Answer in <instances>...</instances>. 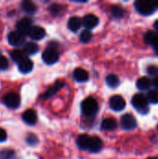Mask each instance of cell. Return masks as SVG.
Returning <instances> with one entry per match:
<instances>
[{
  "mask_svg": "<svg viewBox=\"0 0 158 159\" xmlns=\"http://www.w3.org/2000/svg\"><path fill=\"white\" fill-rule=\"evenodd\" d=\"M148 99L147 96L142 94V93H137L132 97L131 103L133 107L141 114H146L149 111V106H148Z\"/></svg>",
  "mask_w": 158,
  "mask_h": 159,
  "instance_id": "obj_1",
  "label": "cell"
},
{
  "mask_svg": "<svg viewBox=\"0 0 158 159\" xmlns=\"http://www.w3.org/2000/svg\"><path fill=\"white\" fill-rule=\"evenodd\" d=\"M81 110H82V113L87 116H95L99 110V105H98L97 101L91 97L87 98L81 103Z\"/></svg>",
  "mask_w": 158,
  "mask_h": 159,
  "instance_id": "obj_2",
  "label": "cell"
},
{
  "mask_svg": "<svg viewBox=\"0 0 158 159\" xmlns=\"http://www.w3.org/2000/svg\"><path fill=\"white\" fill-rule=\"evenodd\" d=\"M135 8L136 10L143 15V16H148V15H151L153 14L156 7L154 4V2H151V1H145V0H140V1H136L135 2Z\"/></svg>",
  "mask_w": 158,
  "mask_h": 159,
  "instance_id": "obj_3",
  "label": "cell"
},
{
  "mask_svg": "<svg viewBox=\"0 0 158 159\" xmlns=\"http://www.w3.org/2000/svg\"><path fill=\"white\" fill-rule=\"evenodd\" d=\"M3 102L8 108L15 109V108H18L20 106V96L17 93H15V92H8V93H7L4 96Z\"/></svg>",
  "mask_w": 158,
  "mask_h": 159,
  "instance_id": "obj_4",
  "label": "cell"
},
{
  "mask_svg": "<svg viewBox=\"0 0 158 159\" xmlns=\"http://www.w3.org/2000/svg\"><path fill=\"white\" fill-rule=\"evenodd\" d=\"M120 124L125 130H133L137 128V120L130 114L124 115L120 119Z\"/></svg>",
  "mask_w": 158,
  "mask_h": 159,
  "instance_id": "obj_5",
  "label": "cell"
},
{
  "mask_svg": "<svg viewBox=\"0 0 158 159\" xmlns=\"http://www.w3.org/2000/svg\"><path fill=\"white\" fill-rule=\"evenodd\" d=\"M7 41L11 46L14 47L21 46L25 43V34L19 31L11 32L7 35Z\"/></svg>",
  "mask_w": 158,
  "mask_h": 159,
  "instance_id": "obj_6",
  "label": "cell"
},
{
  "mask_svg": "<svg viewBox=\"0 0 158 159\" xmlns=\"http://www.w3.org/2000/svg\"><path fill=\"white\" fill-rule=\"evenodd\" d=\"M42 59H43L44 62H46L47 64H53L58 61L59 53L57 52V50L55 48H47L46 50H44V52L42 54Z\"/></svg>",
  "mask_w": 158,
  "mask_h": 159,
  "instance_id": "obj_7",
  "label": "cell"
},
{
  "mask_svg": "<svg viewBox=\"0 0 158 159\" xmlns=\"http://www.w3.org/2000/svg\"><path fill=\"white\" fill-rule=\"evenodd\" d=\"M109 103H110L111 109L115 112H120V111L124 110L126 107V101L120 95H115V96L111 97Z\"/></svg>",
  "mask_w": 158,
  "mask_h": 159,
  "instance_id": "obj_8",
  "label": "cell"
},
{
  "mask_svg": "<svg viewBox=\"0 0 158 159\" xmlns=\"http://www.w3.org/2000/svg\"><path fill=\"white\" fill-rule=\"evenodd\" d=\"M82 24L87 30H91L99 24V19L94 14H87L82 19Z\"/></svg>",
  "mask_w": 158,
  "mask_h": 159,
  "instance_id": "obj_9",
  "label": "cell"
},
{
  "mask_svg": "<svg viewBox=\"0 0 158 159\" xmlns=\"http://www.w3.org/2000/svg\"><path fill=\"white\" fill-rule=\"evenodd\" d=\"M32 20L30 18H23L21 20H20L17 24H16V28L17 31L26 34H28V32L30 31V29L32 28Z\"/></svg>",
  "mask_w": 158,
  "mask_h": 159,
  "instance_id": "obj_10",
  "label": "cell"
},
{
  "mask_svg": "<svg viewBox=\"0 0 158 159\" xmlns=\"http://www.w3.org/2000/svg\"><path fill=\"white\" fill-rule=\"evenodd\" d=\"M34 40H40L46 35V31L40 26H33L27 34Z\"/></svg>",
  "mask_w": 158,
  "mask_h": 159,
  "instance_id": "obj_11",
  "label": "cell"
},
{
  "mask_svg": "<svg viewBox=\"0 0 158 159\" xmlns=\"http://www.w3.org/2000/svg\"><path fill=\"white\" fill-rule=\"evenodd\" d=\"M23 121L28 125H34L37 121V114L33 109H28L22 114Z\"/></svg>",
  "mask_w": 158,
  "mask_h": 159,
  "instance_id": "obj_12",
  "label": "cell"
},
{
  "mask_svg": "<svg viewBox=\"0 0 158 159\" xmlns=\"http://www.w3.org/2000/svg\"><path fill=\"white\" fill-rule=\"evenodd\" d=\"M91 142V137L88 134H81L76 139V144L81 150H88Z\"/></svg>",
  "mask_w": 158,
  "mask_h": 159,
  "instance_id": "obj_13",
  "label": "cell"
},
{
  "mask_svg": "<svg viewBox=\"0 0 158 159\" xmlns=\"http://www.w3.org/2000/svg\"><path fill=\"white\" fill-rule=\"evenodd\" d=\"M102 147H103V143L101 138L97 136L91 137V142H90V145L88 148V150L91 153H98L102 149Z\"/></svg>",
  "mask_w": 158,
  "mask_h": 159,
  "instance_id": "obj_14",
  "label": "cell"
},
{
  "mask_svg": "<svg viewBox=\"0 0 158 159\" xmlns=\"http://www.w3.org/2000/svg\"><path fill=\"white\" fill-rule=\"evenodd\" d=\"M116 127H117V122L115 118L112 117L104 118L102 122V129L105 131H113L116 129Z\"/></svg>",
  "mask_w": 158,
  "mask_h": 159,
  "instance_id": "obj_15",
  "label": "cell"
},
{
  "mask_svg": "<svg viewBox=\"0 0 158 159\" xmlns=\"http://www.w3.org/2000/svg\"><path fill=\"white\" fill-rule=\"evenodd\" d=\"M68 28L70 31L72 32H77L81 26H82V20L79 17H71L68 20V24H67Z\"/></svg>",
  "mask_w": 158,
  "mask_h": 159,
  "instance_id": "obj_16",
  "label": "cell"
},
{
  "mask_svg": "<svg viewBox=\"0 0 158 159\" xmlns=\"http://www.w3.org/2000/svg\"><path fill=\"white\" fill-rule=\"evenodd\" d=\"M74 78L77 81V82H86L88 80V73L83 69V68H76L74 71Z\"/></svg>",
  "mask_w": 158,
  "mask_h": 159,
  "instance_id": "obj_17",
  "label": "cell"
},
{
  "mask_svg": "<svg viewBox=\"0 0 158 159\" xmlns=\"http://www.w3.org/2000/svg\"><path fill=\"white\" fill-rule=\"evenodd\" d=\"M33 67H34V63L28 58L24 59L22 61H20L19 63V70L22 74H28V73H30L33 70Z\"/></svg>",
  "mask_w": 158,
  "mask_h": 159,
  "instance_id": "obj_18",
  "label": "cell"
},
{
  "mask_svg": "<svg viewBox=\"0 0 158 159\" xmlns=\"http://www.w3.org/2000/svg\"><path fill=\"white\" fill-rule=\"evenodd\" d=\"M144 41H145V43H147L153 47L156 46V44H158V34L152 32V31L147 32L144 35Z\"/></svg>",
  "mask_w": 158,
  "mask_h": 159,
  "instance_id": "obj_19",
  "label": "cell"
},
{
  "mask_svg": "<svg viewBox=\"0 0 158 159\" xmlns=\"http://www.w3.org/2000/svg\"><path fill=\"white\" fill-rule=\"evenodd\" d=\"M137 88L141 90H146L148 89H150L151 85H152V81L150 80V78L146 77V76H142L141 78H139L137 80Z\"/></svg>",
  "mask_w": 158,
  "mask_h": 159,
  "instance_id": "obj_20",
  "label": "cell"
},
{
  "mask_svg": "<svg viewBox=\"0 0 158 159\" xmlns=\"http://www.w3.org/2000/svg\"><path fill=\"white\" fill-rule=\"evenodd\" d=\"M10 57H11V59L15 62H18V63H20L24 59H26L25 52L23 50H20V49H14V50H12L10 52Z\"/></svg>",
  "mask_w": 158,
  "mask_h": 159,
  "instance_id": "obj_21",
  "label": "cell"
},
{
  "mask_svg": "<svg viewBox=\"0 0 158 159\" xmlns=\"http://www.w3.org/2000/svg\"><path fill=\"white\" fill-rule=\"evenodd\" d=\"M106 84L112 88V89H115V88H117L120 84V80L118 78L117 75H114V74H111V75H108L106 76Z\"/></svg>",
  "mask_w": 158,
  "mask_h": 159,
  "instance_id": "obj_22",
  "label": "cell"
},
{
  "mask_svg": "<svg viewBox=\"0 0 158 159\" xmlns=\"http://www.w3.org/2000/svg\"><path fill=\"white\" fill-rule=\"evenodd\" d=\"M38 49H39L38 45H36L34 42H29V43L25 44V46L23 48V51L27 55H34L38 51Z\"/></svg>",
  "mask_w": 158,
  "mask_h": 159,
  "instance_id": "obj_23",
  "label": "cell"
},
{
  "mask_svg": "<svg viewBox=\"0 0 158 159\" xmlns=\"http://www.w3.org/2000/svg\"><path fill=\"white\" fill-rule=\"evenodd\" d=\"M64 86V83L63 82H58V83H56V85L53 87V88H50L45 94H43L42 95V98H44V99H47V98H49V97H51L53 94H55L59 89H61L62 87Z\"/></svg>",
  "mask_w": 158,
  "mask_h": 159,
  "instance_id": "obj_24",
  "label": "cell"
},
{
  "mask_svg": "<svg viewBox=\"0 0 158 159\" xmlns=\"http://www.w3.org/2000/svg\"><path fill=\"white\" fill-rule=\"evenodd\" d=\"M22 9L27 13H33L36 10V6L31 1H23L21 2Z\"/></svg>",
  "mask_w": 158,
  "mask_h": 159,
  "instance_id": "obj_25",
  "label": "cell"
},
{
  "mask_svg": "<svg viewBox=\"0 0 158 159\" xmlns=\"http://www.w3.org/2000/svg\"><path fill=\"white\" fill-rule=\"evenodd\" d=\"M111 12H112L113 17H114V18H116V19L122 18V17L124 16V14H125L124 9H123L121 7H119V6H114V7H112Z\"/></svg>",
  "mask_w": 158,
  "mask_h": 159,
  "instance_id": "obj_26",
  "label": "cell"
},
{
  "mask_svg": "<svg viewBox=\"0 0 158 159\" xmlns=\"http://www.w3.org/2000/svg\"><path fill=\"white\" fill-rule=\"evenodd\" d=\"M147 99L148 102L154 104L158 103V90L157 89H152L148 92L147 94Z\"/></svg>",
  "mask_w": 158,
  "mask_h": 159,
  "instance_id": "obj_27",
  "label": "cell"
},
{
  "mask_svg": "<svg viewBox=\"0 0 158 159\" xmlns=\"http://www.w3.org/2000/svg\"><path fill=\"white\" fill-rule=\"evenodd\" d=\"M92 38V33L89 30H84L80 34V41L84 44L88 43Z\"/></svg>",
  "mask_w": 158,
  "mask_h": 159,
  "instance_id": "obj_28",
  "label": "cell"
},
{
  "mask_svg": "<svg viewBox=\"0 0 158 159\" xmlns=\"http://www.w3.org/2000/svg\"><path fill=\"white\" fill-rule=\"evenodd\" d=\"M14 156V152L10 149H5L0 152V159H11Z\"/></svg>",
  "mask_w": 158,
  "mask_h": 159,
  "instance_id": "obj_29",
  "label": "cell"
},
{
  "mask_svg": "<svg viewBox=\"0 0 158 159\" xmlns=\"http://www.w3.org/2000/svg\"><path fill=\"white\" fill-rule=\"evenodd\" d=\"M26 142H27V143L30 144V145H34V144H36V143H38V139L36 138L35 135H34L33 133H30V134L27 136V138H26Z\"/></svg>",
  "mask_w": 158,
  "mask_h": 159,
  "instance_id": "obj_30",
  "label": "cell"
},
{
  "mask_svg": "<svg viewBox=\"0 0 158 159\" xmlns=\"http://www.w3.org/2000/svg\"><path fill=\"white\" fill-rule=\"evenodd\" d=\"M8 68V61L7 59L1 55L0 56V70H7Z\"/></svg>",
  "mask_w": 158,
  "mask_h": 159,
  "instance_id": "obj_31",
  "label": "cell"
},
{
  "mask_svg": "<svg viewBox=\"0 0 158 159\" xmlns=\"http://www.w3.org/2000/svg\"><path fill=\"white\" fill-rule=\"evenodd\" d=\"M147 73H148V75H152V76L157 77L158 67L157 66H156V65H151V66H149L148 69H147Z\"/></svg>",
  "mask_w": 158,
  "mask_h": 159,
  "instance_id": "obj_32",
  "label": "cell"
},
{
  "mask_svg": "<svg viewBox=\"0 0 158 159\" xmlns=\"http://www.w3.org/2000/svg\"><path fill=\"white\" fill-rule=\"evenodd\" d=\"M61 7L60 5H57V4L52 5V6L49 7V9H50V11H51L52 14H57V13H59V12L61 11Z\"/></svg>",
  "mask_w": 158,
  "mask_h": 159,
  "instance_id": "obj_33",
  "label": "cell"
},
{
  "mask_svg": "<svg viewBox=\"0 0 158 159\" xmlns=\"http://www.w3.org/2000/svg\"><path fill=\"white\" fill-rule=\"evenodd\" d=\"M7 140V133L4 129H0V143H3Z\"/></svg>",
  "mask_w": 158,
  "mask_h": 159,
  "instance_id": "obj_34",
  "label": "cell"
},
{
  "mask_svg": "<svg viewBox=\"0 0 158 159\" xmlns=\"http://www.w3.org/2000/svg\"><path fill=\"white\" fill-rule=\"evenodd\" d=\"M154 86L156 87V89H157L158 90V76L157 77H156L155 80H154Z\"/></svg>",
  "mask_w": 158,
  "mask_h": 159,
  "instance_id": "obj_35",
  "label": "cell"
},
{
  "mask_svg": "<svg viewBox=\"0 0 158 159\" xmlns=\"http://www.w3.org/2000/svg\"><path fill=\"white\" fill-rule=\"evenodd\" d=\"M154 28H155L156 32L158 34V20H156V22H155V24H154Z\"/></svg>",
  "mask_w": 158,
  "mask_h": 159,
  "instance_id": "obj_36",
  "label": "cell"
},
{
  "mask_svg": "<svg viewBox=\"0 0 158 159\" xmlns=\"http://www.w3.org/2000/svg\"><path fill=\"white\" fill-rule=\"evenodd\" d=\"M153 48H154V49H155V51H156V55H157V56H158V44H156V46H154Z\"/></svg>",
  "mask_w": 158,
  "mask_h": 159,
  "instance_id": "obj_37",
  "label": "cell"
},
{
  "mask_svg": "<svg viewBox=\"0 0 158 159\" xmlns=\"http://www.w3.org/2000/svg\"><path fill=\"white\" fill-rule=\"evenodd\" d=\"M154 4H155L156 7V8H158V1H154Z\"/></svg>",
  "mask_w": 158,
  "mask_h": 159,
  "instance_id": "obj_38",
  "label": "cell"
},
{
  "mask_svg": "<svg viewBox=\"0 0 158 159\" xmlns=\"http://www.w3.org/2000/svg\"><path fill=\"white\" fill-rule=\"evenodd\" d=\"M147 159H158L157 157H149V158H147Z\"/></svg>",
  "mask_w": 158,
  "mask_h": 159,
  "instance_id": "obj_39",
  "label": "cell"
},
{
  "mask_svg": "<svg viewBox=\"0 0 158 159\" xmlns=\"http://www.w3.org/2000/svg\"><path fill=\"white\" fill-rule=\"evenodd\" d=\"M157 130H158V125H157Z\"/></svg>",
  "mask_w": 158,
  "mask_h": 159,
  "instance_id": "obj_40",
  "label": "cell"
},
{
  "mask_svg": "<svg viewBox=\"0 0 158 159\" xmlns=\"http://www.w3.org/2000/svg\"><path fill=\"white\" fill-rule=\"evenodd\" d=\"M0 56H1V53H0Z\"/></svg>",
  "mask_w": 158,
  "mask_h": 159,
  "instance_id": "obj_41",
  "label": "cell"
}]
</instances>
